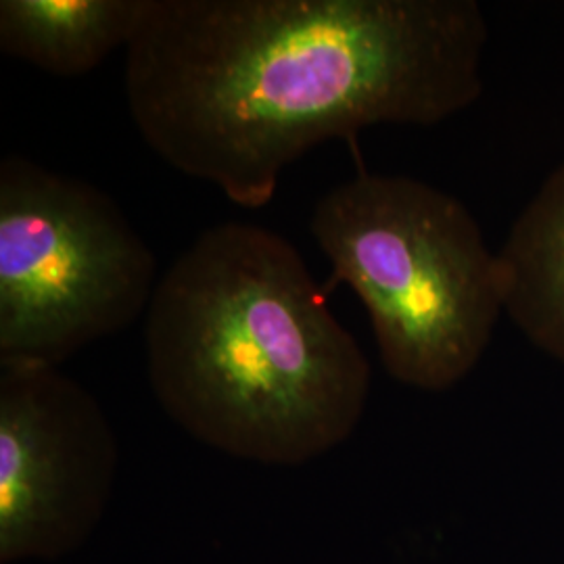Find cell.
<instances>
[{
	"mask_svg": "<svg viewBox=\"0 0 564 564\" xmlns=\"http://www.w3.org/2000/svg\"><path fill=\"white\" fill-rule=\"evenodd\" d=\"M487 36L475 0H147L123 88L163 162L260 209L323 142L479 101Z\"/></svg>",
	"mask_w": 564,
	"mask_h": 564,
	"instance_id": "obj_1",
	"label": "cell"
},
{
	"mask_svg": "<svg viewBox=\"0 0 564 564\" xmlns=\"http://www.w3.org/2000/svg\"><path fill=\"white\" fill-rule=\"evenodd\" d=\"M165 414L228 456L297 466L362 419L370 364L302 253L253 224L203 230L163 274L144 321Z\"/></svg>",
	"mask_w": 564,
	"mask_h": 564,
	"instance_id": "obj_2",
	"label": "cell"
},
{
	"mask_svg": "<svg viewBox=\"0 0 564 564\" xmlns=\"http://www.w3.org/2000/svg\"><path fill=\"white\" fill-rule=\"evenodd\" d=\"M310 232L364 303L384 370L444 391L484 358L505 310L498 251L464 203L410 176L358 174L314 207Z\"/></svg>",
	"mask_w": 564,
	"mask_h": 564,
	"instance_id": "obj_3",
	"label": "cell"
},
{
	"mask_svg": "<svg viewBox=\"0 0 564 564\" xmlns=\"http://www.w3.org/2000/svg\"><path fill=\"white\" fill-rule=\"evenodd\" d=\"M158 262L97 186L0 163V362L59 366L147 314Z\"/></svg>",
	"mask_w": 564,
	"mask_h": 564,
	"instance_id": "obj_4",
	"label": "cell"
},
{
	"mask_svg": "<svg viewBox=\"0 0 564 564\" xmlns=\"http://www.w3.org/2000/svg\"><path fill=\"white\" fill-rule=\"evenodd\" d=\"M118 442L59 366L0 362V563L55 561L101 521Z\"/></svg>",
	"mask_w": 564,
	"mask_h": 564,
	"instance_id": "obj_5",
	"label": "cell"
},
{
	"mask_svg": "<svg viewBox=\"0 0 564 564\" xmlns=\"http://www.w3.org/2000/svg\"><path fill=\"white\" fill-rule=\"evenodd\" d=\"M147 0H2L0 51L46 74L93 72L134 41Z\"/></svg>",
	"mask_w": 564,
	"mask_h": 564,
	"instance_id": "obj_6",
	"label": "cell"
},
{
	"mask_svg": "<svg viewBox=\"0 0 564 564\" xmlns=\"http://www.w3.org/2000/svg\"><path fill=\"white\" fill-rule=\"evenodd\" d=\"M498 262L506 316L564 364V162L510 226Z\"/></svg>",
	"mask_w": 564,
	"mask_h": 564,
	"instance_id": "obj_7",
	"label": "cell"
}]
</instances>
